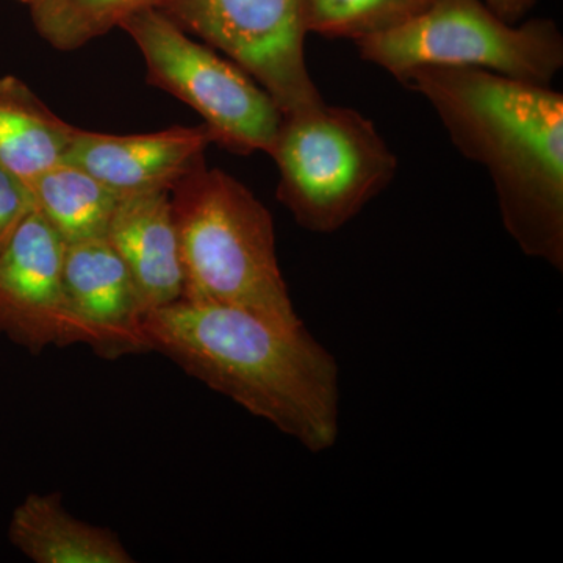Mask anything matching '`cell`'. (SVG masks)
Here are the masks:
<instances>
[{
	"label": "cell",
	"mask_w": 563,
	"mask_h": 563,
	"mask_svg": "<svg viewBox=\"0 0 563 563\" xmlns=\"http://www.w3.org/2000/svg\"><path fill=\"white\" fill-rule=\"evenodd\" d=\"M417 91L463 157L487 169L504 229L528 257L563 269V95L484 69L421 66Z\"/></svg>",
	"instance_id": "obj_1"
},
{
	"label": "cell",
	"mask_w": 563,
	"mask_h": 563,
	"mask_svg": "<svg viewBox=\"0 0 563 563\" xmlns=\"http://www.w3.org/2000/svg\"><path fill=\"white\" fill-rule=\"evenodd\" d=\"M144 333L151 351L310 453L335 446L339 365L306 325L287 328L240 307L181 298L150 310Z\"/></svg>",
	"instance_id": "obj_2"
},
{
	"label": "cell",
	"mask_w": 563,
	"mask_h": 563,
	"mask_svg": "<svg viewBox=\"0 0 563 563\" xmlns=\"http://www.w3.org/2000/svg\"><path fill=\"white\" fill-rule=\"evenodd\" d=\"M172 199L184 299L303 324L282 276L272 213L246 185L202 161L174 185Z\"/></svg>",
	"instance_id": "obj_3"
},
{
	"label": "cell",
	"mask_w": 563,
	"mask_h": 563,
	"mask_svg": "<svg viewBox=\"0 0 563 563\" xmlns=\"http://www.w3.org/2000/svg\"><path fill=\"white\" fill-rule=\"evenodd\" d=\"M269 157L279 172L277 199L306 231L333 233L383 195L398 157L361 111L322 102L282 114Z\"/></svg>",
	"instance_id": "obj_4"
},
{
	"label": "cell",
	"mask_w": 563,
	"mask_h": 563,
	"mask_svg": "<svg viewBox=\"0 0 563 563\" xmlns=\"http://www.w3.org/2000/svg\"><path fill=\"white\" fill-rule=\"evenodd\" d=\"M354 44L363 62L399 81L421 66H457L548 87L563 68L553 20L509 24L483 0H431L412 20Z\"/></svg>",
	"instance_id": "obj_5"
},
{
	"label": "cell",
	"mask_w": 563,
	"mask_h": 563,
	"mask_svg": "<svg viewBox=\"0 0 563 563\" xmlns=\"http://www.w3.org/2000/svg\"><path fill=\"white\" fill-rule=\"evenodd\" d=\"M120 29L143 54L147 81L198 111L214 143L239 155H269L282 111L246 70L155 7L136 11Z\"/></svg>",
	"instance_id": "obj_6"
},
{
	"label": "cell",
	"mask_w": 563,
	"mask_h": 563,
	"mask_svg": "<svg viewBox=\"0 0 563 563\" xmlns=\"http://www.w3.org/2000/svg\"><path fill=\"white\" fill-rule=\"evenodd\" d=\"M155 9L246 70L282 114L325 102L307 68L302 0H161Z\"/></svg>",
	"instance_id": "obj_7"
},
{
	"label": "cell",
	"mask_w": 563,
	"mask_h": 563,
	"mask_svg": "<svg viewBox=\"0 0 563 563\" xmlns=\"http://www.w3.org/2000/svg\"><path fill=\"white\" fill-rule=\"evenodd\" d=\"M65 247L35 207L0 251V335L33 354L77 344L63 288Z\"/></svg>",
	"instance_id": "obj_8"
},
{
	"label": "cell",
	"mask_w": 563,
	"mask_h": 563,
	"mask_svg": "<svg viewBox=\"0 0 563 563\" xmlns=\"http://www.w3.org/2000/svg\"><path fill=\"white\" fill-rule=\"evenodd\" d=\"M63 288L77 344H87L102 358L151 351L144 333L146 307L107 236L66 244Z\"/></svg>",
	"instance_id": "obj_9"
},
{
	"label": "cell",
	"mask_w": 563,
	"mask_h": 563,
	"mask_svg": "<svg viewBox=\"0 0 563 563\" xmlns=\"http://www.w3.org/2000/svg\"><path fill=\"white\" fill-rule=\"evenodd\" d=\"M213 135L207 125L165 129L140 135H109L77 129L63 162L79 166L121 198L173 190L203 161Z\"/></svg>",
	"instance_id": "obj_10"
},
{
	"label": "cell",
	"mask_w": 563,
	"mask_h": 563,
	"mask_svg": "<svg viewBox=\"0 0 563 563\" xmlns=\"http://www.w3.org/2000/svg\"><path fill=\"white\" fill-rule=\"evenodd\" d=\"M106 236L128 265L147 312L184 298V266L172 190L121 198Z\"/></svg>",
	"instance_id": "obj_11"
},
{
	"label": "cell",
	"mask_w": 563,
	"mask_h": 563,
	"mask_svg": "<svg viewBox=\"0 0 563 563\" xmlns=\"http://www.w3.org/2000/svg\"><path fill=\"white\" fill-rule=\"evenodd\" d=\"M11 543L36 563H131L120 537L77 520L63 507L60 493H32L11 517Z\"/></svg>",
	"instance_id": "obj_12"
},
{
	"label": "cell",
	"mask_w": 563,
	"mask_h": 563,
	"mask_svg": "<svg viewBox=\"0 0 563 563\" xmlns=\"http://www.w3.org/2000/svg\"><path fill=\"white\" fill-rule=\"evenodd\" d=\"M77 128L14 76H0V163L31 180L63 162Z\"/></svg>",
	"instance_id": "obj_13"
},
{
	"label": "cell",
	"mask_w": 563,
	"mask_h": 563,
	"mask_svg": "<svg viewBox=\"0 0 563 563\" xmlns=\"http://www.w3.org/2000/svg\"><path fill=\"white\" fill-rule=\"evenodd\" d=\"M36 210L60 233L65 243L107 235L121 196L84 172L60 162L27 181Z\"/></svg>",
	"instance_id": "obj_14"
},
{
	"label": "cell",
	"mask_w": 563,
	"mask_h": 563,
	"mask_svg": "<svg viewBox=\"0 0 563 563\" xmlns=\"http://www.w3.org/2000/svg\"><path fill=\"white\" fill-rule=\"evenodd\" d=\"M161 0H32L33 25L54 49L70 52L120 29L136 11Z\"/></svg>",
	"instance_id": "obj_15"
},
{
	"label": "cell",
	"mask_w": 563,
	"mask_h": 563,
	"mask_svg": "<svg viewBox=\"0 0 563 563\" xmlns=\"http://www.w3.org/2000/svg\"><path fill=\"white\" fill-rule=\"evenodd\" d=\"M431 0H302L307 33L352 43L398 27Z\"/></svg>",
	"instance_id": "obj_16"
},
{
	"label": "cell",
	"mask_w": 563,
	"mask_h": 563,
	"mask_svg": "<svg viewBox=\"0 0 563 563\" xmlns=\"http://www.w3.org/2000/svg\"><path fill=\"white\" fill-rule=\"evenodd\" d=\"M33 209L35 199L27 180L0 163V251Z\"/></svg>",
	"instance_id": "obj_17"
},
{
	"label": "cell",
	"mask_w": 563,
	"mask_h": 563,
	"mask_svg": "<svg viewBox=\"0 0 563 563\" xmlns=\"http://www.w3.org/2000/svg\"><path fill=\"white\" fill-rule=\"evenodd\" d=\"M483 2L496 16L509 24H518L533 9L537 0H483Z\"/></svg>",
	"instance_id": "obj_18"
},
{
	"label": "cell",
	"mask_w": 563,
	"mask_h": 563,
	"mask_svg": "<svg viewBox=\"0 0 563 563\" xmlns=\"http://www.w3.org/2000/svg\"><path fill=\"white\" fill-rule=\"evenodd\" d=\"M20 2L25 3V5H31L32 0H20Z\"/></svg>",
	"instance_id": "obj_19"
}]
</instances>
